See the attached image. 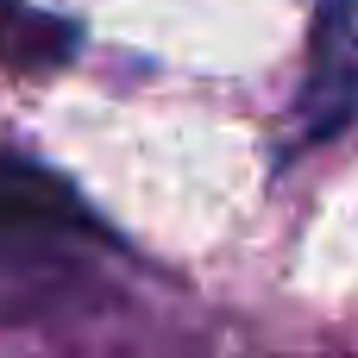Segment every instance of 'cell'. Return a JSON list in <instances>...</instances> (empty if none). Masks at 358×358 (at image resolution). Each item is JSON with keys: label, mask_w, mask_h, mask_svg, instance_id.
<instances>
[{"label": "cell", "mask_w": 358, "mask_h": 358, "mask_svg": "<svg viewBox=\"0 0 358 358\" xmlns=\"http://www.w3.org/2000/svg\"><path fill=\"white\" fill-rule=\"evenodd\" d=\"M63 44H69L63 25L38 19L19 0H0V63H57L50 50H63Z\"/></svg>", "instance_id": "3"}, {"label": "cell", "mask_w": 358, "mask_h": 358, "mask_svg": "<svg viewBox=\"0 0 358 358\" xmlns=\"http://www.w3.org/2000/svg\"><path fill=\"white\" fill-rule=\"evenodd\" d=\"M76 227H88V214L63 176L25 157H0V245H50Z\"/></svg>", "instance_id": "2"}, {"label": "cell", "mask_w": 358, "mask_h": 358, "mask_svg": "<svg viewBox=\"0 0 358 358\" xmlns=\"http://www.w3.org/2000/svg\"><path fill=\"white\" fill-rule=\"evenodd\" d=\"M358 113V13L352 0H327L315 19V69L302 88V120L308 138L340 132Z\"/></svg>", "instance_id": "1"}]
</instances>
